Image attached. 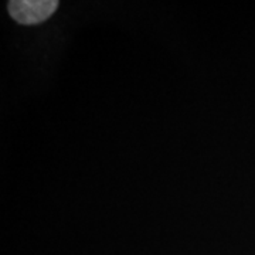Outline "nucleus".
Returning <instances> with one entry per match:
<instances>
[{
	"label": "nucleus",
	"instance_id": "obj_1",
	"mask_svg": "<svg viewBox=\"0 0 255 255\" xmlns=\"http://www.w3.org/2000/svg\"><path fill=\"white\" fill-rule=\"evenodd\" d=\"M57 6V0H11L7 3V10L20 24H37L50 17Z\"/></svg>",
	"mask_w": 255,
	"mask_h": 255
}]
</instances>
